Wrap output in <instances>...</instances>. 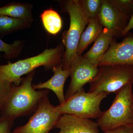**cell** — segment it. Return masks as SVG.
<instances>
[{"label":"cell","instance_id":"obj_18","mask_svg":"<svg viewBox=\"0 0 133 133\" xmlns=\"http://www.w3.org/2000/svg\"><path fill=\"white\" fill-rule=\"evenodd\" d=\"M23 45V41L16 40L12 44H8L0 38V52H4L5 59H12L18 56L22 52Z\"/></svg>","mask_w":133,"mask_h":133},{"label":"cell","instance_id":"obj_16","mask_svg":"<svg viewBox=\"0 0 133 133\" xmlns=\"http://www.w3.org/2000/svg\"><path fill=\"white\" fill-rule=\"evenodd\" d=\"M40 17L44 28L49 34L56 35L61 31L63 26L62 19L55 10H45Z\"/></svg>","mask_w":133,"mask_h":133},{"label":"cell","instance_id":"obj_7","mask_svg":"<svg viewBox=\"0 0 133 133\" xmlns=\"http://www.w3.org/2000/svg\"><path fill=\"white\" fill-rule=\"evenodd\" d=\"M62 115L46 96L41 101L28 122L17 128L19 133H49Z\"/></svg>","mask_w":133,"mask_h":133},{"label":"cell","instance_id":"obj_13","mask_svg":"<svg viewBox=\"0 0 133 133\" xmlns=\"http://www.w3.org/2000/svg\"><path fill=\"white\" fill-rule=\"evenodd\" d=\"M118 34L114 30L103 29L92 47L83 56V57L98 66L100 59L108 50L114 37Z\"/></svg>","mask_w":133,"mask_h":133},{"label":"cell","instance_id":"obj_14","mask_svg":"<svg viewBox=\"0 0 133 133\" xmlns=\"http://www.w3.org/2000/svg\"><path fill=\"white\" fill-rule=\"evenodd\" d=\"M87 26L81 35L77 53L78 56H81L83 51L93 42H95L103 30V27L100 23L97 17L88 19Z\"/></svg>","mask_w":133,"mask_h":133},{"label":"cell","instance_id":"obj_6","mask_svg":"<svg viewBox=\"0 0 133 133\" xmlns=\"http://www.w3.org/2000/svg\"><path fill=\"white\" fill-rule=\"evenodd\" d=\"M108 95L105 92H87L83 88L56 107L62 115L71 114L83 118H98L102 112L100 108L101 103Z\"/></svg>","mask_w":133,"mask_h":133},{"label":"cell","instance_id":"obj_4","mask_svg":"<svg viewBox=\"0 0 133 133\" xmlns=\"http://www.w3.org/2000/svg\"><path fill=\"white\" fill-rule=\"evenodd\" d=\"M132 84L124 87L116 93L110 107L102 111L97 123L104 132L122 126L133 125Z\"/></svg>","mask_w":133,"mask_h":133},{"label":"cell","instance_id":"obj_2","mask_svg":"<svg viewBox=\"0 0 133 133\" xmlns=\"http://www.w3.org/2000/svg\"><path fill=\"white\" fill-rule=\"evenodd\" d=\"M63 44L53 49H46L37 56L6 64L0 65V77L14 85L18 86L22 80V76L34 71L37 67L44 66L49 70L62 63L64 54Z\"/></svg>","mask_w":133,"mask_h":133},{"label":"cell","instance_id":"obj_22","mask_svg":"<svg viewBox=\"0 0 133 133\" xmlns=\"http://www.w3.org/2000/svg\"><path fill=\"white\" fill-rule=\"evenodd\" d=\"M14 121L9 119L0 117V133H9Z\"/></svg>","mask_w":133,"mask_h":133},{"label":"cell","instance_id":"obj_11","mask_svg":"<svg viewBox=\"0 0 133 133\" xmlns=\"http://www.w3.org/2000/svg\"><path fill=\"white\" fill-rule=\"evenodd\" d=\"M55 128L59 129L56 133H99L97 122L66 114L60 116Z\"/></svg>","mask_w":133,"mask_h":133},{"label":"cell","instance_id":"obj_21","mask_svg":"<svg viewBox=\"0 0 133 133\" xmlns=\"http://www.w3.org/2000/svg\"><path fill=\"white\" fill-rule=\"evenodd\" d=\"M109 1L116 8L127 14L133 9V0H111Z\"/></svg>","mask_w":133,"mask_h":133},{"label":"cell","instance_id":"obj_25","mask_svg":"<svg viewBox=\"0 0 133 133\" xmlns=\"http://www.w3.org/2000/svg\"><path fill=\"white\" fill-rule=\"evenodd\" d=\"M12 133H19L18 128H16Z\"/></svg>","mask_w":133,"mask_h":133},{"label":"cell","instance_id":"obj_23","mask_svg":"<svg viewBox=\"0 0 133 133\" xmlns=\"http://www.w3.org/2000/svg\"><path fill=\"white\" fill-rule=\"evenodd\" d=\"M104 133H133V125L122 126L105 131Z\"/></svg>","mask_w":133,"mask_h":133},{"label":"cell","instance_id":"obj_19","mask_svg":"<svg viewBox=\"0 0 133 133\" xmlns=\"http://www.w3.org/2000/svg\"><path fill=\"white\" fill-rule=\"evenodd\" d=\"M103 0H81V8L88 19L97 17L102 6Z\"/></svg>","mask_w":133,"mask_h":133},{"label":"cell","instance_id":"obj_8","mask_svg":"<svg viewBox=\"0 0 133 133\" xmlns=\"http://www.w3.org/2000/svg\"><path fill=\"white\" fill-rule=\"evenodd\" d=\"M98 71V66L83 57L78 56L71 68L70 83L66 90L65 100L83 88L94 79Z\"/></svg>","mask_w":133,"mask_h":133},{"label":"cell","instance_id":"obj_17","mask_svg":"<svg viewBox=\"0 0 133 133\" xmlns=\"http://www.w3.org/2000/svg\"><path fill=\"white\" fill-rule=\"evenodd\" d=\"M29 22L22 19L4 15H0V35L4 36L29 28Z\"/></svg>","mask_w":133,"mask_h":133},{"label":"cell","instance_id":"obj_10","mask_svg":"<svg viewBox=\"0 0 133 133\" xmlns=\"http://www.w3.org/2000/svg\"><path fill=\"white\" fill-rule=\"evenodd\" d=\"M97 17L102 27L114 30L121 35L128 23V14L116 8L108 0H103Z\"/></svg>","mask_w":133,"mask_h":133},{"label":"cell","instance_id":"obj_15","mask_svg":"<svg viewBox=\"0 0 133 133\" xmlns=\"http://www.w3.org/2000/svg\"><path fill=\"white\" fill-rule=\"evenodd\" d=\"M31 4L12 2L0 7V15L18 18L29 22L33 21Z\"/></svg>","mask_w":133,"mask_h":133},{"label":"cell","instance_id":"obj_24","mask_svg":"<svg viewBox=\"0 0 133 133\" xmlns=\"http://www.w3.org/2000/svg\"><path fill=\"white\" fill-rule=\"evenodd\" d=\"M131 29H133V13L131 18L128 22L127 25L122 32V36H125Z\"/></svg>","mask_w":133,"mask_h":133},{"label":"cell","instance_id":"obj_20","mask_svg":"<svg viewBox=\"0 0 133 133\" xmlns=\"http://www.w3.org/2000/svg\"><path fill=\"white\" fill-rule=\"evenodd\" d=\"M12 87V84L0 77V110L9 94Z\"/></svg>","mask_w":133,"mask_h":133},{"label":"cell","instance_id":"obj_3","mask_svg":"<svg viewBox=\"0 0 133 133\" xmlns=\"http://www.w3.org/2000/svg\"><path fill=\"white\" fill-rule=\"evenodd\" d=\"M63 10L69 14L70 25L69 29L63 33V44L65 48L62 64L63 69H71L77 58V50L81 35L88 23V19L81 8L80 1H65L62 5Z\"/></svg>","mask_w":133,"mask_h":133},{"label":"cell","instance_id":"obj_1","mask_svg":"<svg viewBox=\"0 0 133 133\" xmlns=\"http://www.w3.org/2000/svg\"><path fill=\"white\" fill-rule=\"evenodd\" d=\"M35 70L23 78L19 85H12L0 111L2 117L14 121L36 110L41 101L47 96L48 90L36 91L32 82Z\"/></svg>","mask_w":133,"mask_h":133},{"label":"cell","instance_id":"obj_9","mask_svg":"<svg viewBox=\"0 0 133 133\" xmlns=\"http://www.w3.org/2000/svg\"><path fill=\"white\" fill-rule=\"evenodd\" d=\"M115 64L133 65V37H126L119 43L113 40L98 66Z\"/></svg>","mask_w":133,"mask_h":133},{"label":"cell","instance_id":"obj_12","mask_svg":"<svg viewBox=\"0 0 133 133\" xmlns=\"http://www.w3.org/2000/svg\"><path fill=\"white\" fill-rule=\"evenodd\" d=\"M63 66L62 63L53 67L52 70L54 75L51 78L44 83L33 85L36 90L46 89L54 92L58 98L59 104H62L65 101L64 88L66 79L70 76L71 72V69L64 70Z\"/></svg>","mask_w":133,"mask_h":133},{"label":"cell","instance_id":"obj_5","mask_svg":"<svg viewBox=\"0 0 133 133\" xmlns=\"http://www.w3.org/2000/svg\"><path fill=\"white\" fill-rule=\"evenodd\" d=\"M89 83V92L116 94L126 85L133 84V65L115 64L98 66L97 76Z\"/></svg>","mask_w":133,"mask_h":133}]
</instances>
